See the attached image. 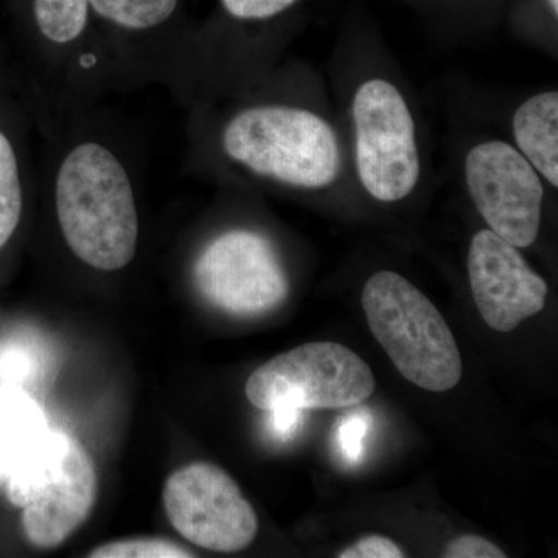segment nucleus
<instances>
[{
	"mask_svg": "<svg viewBox=\"0 0 558 558\" xmlns=\"http://www.w3.org/2000/svg\"><path fill=\"white\" fill-rule=\"evenodd\" d=\"M38 182L65 250L98 274H119L140 245V167L134 145L95 108L43 137Z\"/></svg>",
	"mask_w": 558,
	"mask_h": 558,
	"instance_id": "f257e3e1",
	"label": "nucleus"
},
{
	"mask_svg": "<svg viewBox=\"0 0 558 558\" xmlns=\"http://www.w3.org/2000/svg\"><path fill=\"white\" fill-rule=\"evenodd\" d=\"M14 31L0 39L7 70L47 137L110 94L89 0H11Z\"/></svg>",
	"mask_w": 558,
	"mask_h": 558,
	"instance_id": "f03ea898",
	"label": "nucleus"
},
{
	"mask_svg": "<svg viewBox=\"0 0 558 558\" xmlns=\"http://www.w3.org/2000/svg\"><path fill=\"white\" fill-rule=\"evenodd\" d=\"M191 146H213L233 167L255 179L296 189H322L339 178V142L332 128L311 110L282 102H253L230 113L216 134L191 135Z\"/></svg>",
	"mask_w": 558,
	"mask_h": 558,
	"instance_id": "7ed1b4c3",
	"label": "nucleus"
},
{
	"mask_svg": "<svg viewBox=\"0 0 558 558\" xmlns=\"http://www.w3.org/2000/svg\"><path fill=\"white\" fill-rule=\"evenodd\" d=\"M371 332L403 379L433 392L450 391L462 379V359L440 312L409 279L379 271L362 293Z\"/></svg>",
	"mask_w": 558,
	"mask_h": 558,
	"instance_id": "20e7f679",
	"label": "nucleus"
},
{
	"mask_svg": "<svg viewBox=\"0 0 558 558\" xmlns=\"http://www.w3.org/2000/svg\"><path fill=\"white\" fill-rule=\"evenodd\" d=\"M94 462L68 433L47 432L9 476L11 505L24 509L25 537L40 549L62 545L89 519L97 499Z\"/></svg>",
	"mask_w": 558,
	"mask_h": 558,
	"instance_id": "39448f33",
	"label": "nucleus"
},
{
	"mask_svg": "<svg viewBox=\"0 0 558 558\" xmlns=\"http://www.w3.org/2000/svg\"><path fill=\"white\" fill-rule=\"evenodd\" d=\"M373 371L354 351L333 341H314L259 366L245 384L252 405L263 411L347 409L373 396Z\"/></svg>",
	"mask_w": 558,
	"mask_h": 558,
	"instance_id": "423d86ee",
	"label": "nucleus"
},
{
	"mask_svg": "<svg viewBox=\"0 0 558 558\" xmlns=\"http://www.w3.org/2000/svg\"><path fill=\"white\" fill-rule=\"evenodd\" d=\"M199 295L233 315L277 310L290 293L288 270L277 245L260 231L230 229L202 245L191 263Z\"/></svg>",
	"mask_w": 558,
	"mask_h": 558,
	"instance_id": "0eeeda50",
	"label": "nucleus"
},
{
	"mask_svg": "<svg viewBox=\"0 0 558 558\" xmlns=\"http://www.w3.org/2000/svg\"><path fill=\"white\" fill-rule=\"evenodd\" d=\"M352 112L363 186L380 202L405 199L416 189L421 161L413 117L402 95L388 81H366Z\"/></svg>",
	"mask_w": 558,
	"mask_h": 558,
	"instance_id": "6e6552de",
	"label": "nucleus"
},
{
	"mask_svg": "<svg viewBox=\"0 0 558 558\" xmlns=\"http://www.w3.org/2000/svg\"><path fill=\"white\" fill-rule=\"evenodd\" d=\"M172 526L199 548L238 553L258 534V517L229 473L209 462L179 469L163 488Z\"/></svg>",
	"mask_w": 558,
	"mask_h": 558,
	"instance_id": "1a4fd4ad",
	"label": "nucleus"
},
{
	"mask_svg": "<svg viewBox=\"0 0 558 558\" xmlns=\"http://www.w3.org/2000/svg\"><path fill=\"white\" fill-rule=\"evenodd\" d=\"M465 179L487 226L502 240L529 247L537 240L543 185L526 157L505 142H487L470 150Z\"/></svg>",
	"mask_w": 558,
	"mask_h": 558,
	"instance_id": "9d476101",
	"label": "nucleus"
},
{
	"mask_svg": "<svg viewBox=\"0 0 558 558\" xmlns=\"http://www.w3.org/2000/svg\"><path fill=\"white\" fill-rule=\"evenodd\" d=\"M473 300L488 328L510 332L545 310L548 284L515 245L492 230L475 234L469 252Z\"/></svg>",
	"mask_w": 558,
	"mask_h": 558,
	"instance_id": "9b49d317",
	"label": "nucleus"
},
{
	"mask_svg": "<svg viewBox=\"0 0 558 558\" xmlns=\"http://www.w3.org/2000/svg\"><path fill=\"white\" fill-rule=\"evenodd\" d=\"M35 131V121L10 78L0 46V253L20 233L33 185L38 182L32 154Z\"/></svg>",
	"mask_w": 558,
	"mask_h": 558,
	"instance_id": "f8f14e48",
	"label": "nucleus"
},
{
	"mask_svg": "<svg viewBox=\"0 0 558 558\" xmlns=\"http://www.w3.org/2000/svg\"><path fill=\"white\" fill-rule=\"evenodd\" d=\"M513 135L523 156L558 186V94L545 92L524 102L513 117Z\"/></svg>",
	"mask_w": 558,
	"mask_h": 558,
	"instance_id": "ddd939ff",
	"label": "nucleus"
},
{
	"mask_svg": "<svg viewBox=\"0 0 558 558\" xmlns=\"http://www.w3.org/2000/svg\"><path fill=\"white\" fill-rule=\"evenodd\" d=\"M46 417L35 400L20 391H0V476L9 478L46 433Z\"/></svg>",
	"mask_w": 558,
	"mask_h": 558,
	"instance_id": "4468645a",
	"label": "nucleus"
},
{
	"mask_svg": "<svg viewBox=\"0 0 558 558\" xmlns=\"http://www.w3.org/2000/svg\"><path fill=\"white\" fill-rule=\"evenodd\" d=\"M92 558H171L194 557L189 549L170 539L142 538L108 543L92 550Z\"/></svg>",
	"mask_w": 558,
	"mask_h": 558,
	"instance_id": "2eb2a0df",
	"label": "nucleus"
},
{
	"mask_svg": "<svg viewBox=\"0 0 558 558\" xmlns=\"http://www.w3.org/2000/svg\"><path fill=\"white\" fill-rule=\"evenodd\" d=\"M371 427V417L365 411L349 413L337 424V444L341 457L349 464H357L365 453V438Z\"/></svg>",
	"mask_w": 558,
	"mask_h": 558,
	"instance_id": "dca6fc26",
	"label": "nucleus"
},
{
	"mask_svg": "<svg viewBox=\"0 0 558 558\" xmlns=\"http://www.w3.org/2000/svg\"><path fill=\"white\" fill-rule=\"evenodd\" d=\"M220 2L231 20L263 22L284 13L296 0H220Z\"/></svg>",
	"mask_w": 558,
	"mask_h": 558,
	"instance_id": "f3484780",
	"label": "nucleus"
},
{
	"mask_svg": "<svg viewBox=\"0 0 558 558\" xmlns=\"http://www.w3.org/2000/svg\"><path fill=\"white\" fill-rule=\"evenodd\" d=\"M340 558H402L405 553L392 539L381 535H368L360 538L357 543L341 550Z\"/></svg>",
	"mask_w": 558,
	"mask_h": 558,
	"instance_id": "a211bd4d",
	"label": "nucleus"
},
{
	"mask_svg": "<svg viewBox=\"0 0 558 558\" xmlns=\"http://www.w3.org/2000/svg\"><path fill=\"white\" fill-rule=\"evenodd\" d=\"M447 558H505L506 554L497 545L478 535H462L447 546Z\"/></svg>",
	"mask_w": 558,
	"mask_h": 558,
	"instance_id": "6ab92c4d",
	"label": "nucleus"
},
{
	"mask_svg": "<svg viewBox=\"0 0 558 558\" xmlns=\"http://www.w3.org/2000/svg\"><path fill=\"white\" fill-rule=\"evenodd\" d=\"M301 409L293 407H279V409L267 411L269 416V429L271 435L279 440L292 439V436L299 432L303 424V413Z\"/></svg>",
	"mask_w": 558,
	"mask_h": 558,
	"instance_id": "aec40b11",
	"label": "nucleus"
},
{
	"mask_svg": "<svg viewBox=\"0 0 558 558\" xmlns=\"http://www.w3.org/2000/svg\"><path fill=\"white\" fill-rule=\"evenodd\" d=\"M550 7H553L554 13H558V0H549Z\"/></svg>",
	"mask_w": 558,
	"mask_h": 558,
	"instance_id": "412c9836",
	"label": "nucleus"
}]
</instances>
